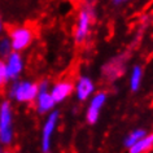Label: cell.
<instances>
[{
	"label": "cell",
	"instance_id": "6da1fadb",
	"mask_svg": "<svg viewBox=\"0 0 153 153\" xmlns=\"http://www.w3.org/2000/svg\"><path fill=\"white\" fill-rule=\"evenodd\" d=\"M95 21H96V7L91 0L81 4L75 16L73 39L76 45H83L90 39Z\"/></svg>",
	"mask_w": 153,
	"mask_h": 153
},
{
	"label": "cell",
	"instance_id": "7a4b0ae2",
	"mask_svg": "<svg viewBox=\"0 0 153 153\" xmlns=\"http://www.w3.org/2000/svg\"><path fill=\"white\" fill-rule=\"evenodd\" d=\"M39 91L38 82L27 78H20L17 81L10 82L7 87V96L8 100L20 105L34 104L35 97Z\"/></svg>",
	"mask_w": 153,
	"mask_h": 153
},
{
	"label": "cell",
	"instance_id": "3957f363",
	"mask_svg": "<svg viewBox=\"0 0 153 153\" xmlns=\"http://www.w3.org/2000/svg\"><path fill=\"white\" fill-rule=\"evenodd\" d=\"M130 59H131L130 52H121L108 59L100 68L101 79L108 85H112L122 79L128 70Z\"/></svg>",
	"mask_w": 153,
	"mask_h": 153
},
{
	"label": "cell",
	"instance_id": "277c9868",
	"mask_svg": "<svg viewBox=\"0 0 153 153\" xmlns=\"http://www.w3.org/2000/svg\"><path fill=\"white\" fill-rule=\"evenodd\" d=\"M14 141V109L13 102L5 99L0 101V144L9 148Z\"/></svg>",
	"mask_w": 153,
	"mask_h": 153
},
{
	"label": "cell",
	"instance_id": "5b68a950",
	"mask_svg": "<svg viewBox=\"0 0 153 153\" xmlns=\"http://www.w3.org/2000/svg\"><path fill=\"white\" fill-rule=\"evenodd\" d=\"M7 35L10 39L13 51L22 53L31 47L35 39V31L29 25H14L9 29Z\"/></svg>",
	"mask_w": 153,
	"mask_h": 153
},
{
	"label": "cell",
	"instance_id": "8992f818",
	"mask_svg": "<svg viewBox=\"0 0 153 153\" xmlns=\"http://www.w3.org/2000/svg\"><path fill=\"white\" fill-rule=\"evenodd\" d=\"M60 123V112L57 109L52 110L45 116L40 130V153H51L53 137Z\"/></svg>",
	"mask_w": 153,
	"mask_h": 153
},
{
	"label": "cell",
	"instance_id": "52a82bcc",
	"mask_svg": "<svg viewBox=\"0 0 153 153\" xmlns=\"http://www.w3.org/2000/svg\"><path fill=\"white\" fill-rule=\"evenodd\" d=\"M38 95L34 101V109H35L36 114L39 116H47L48 113H51L52 110L56 109V101L51 95V81L47 78H43L38 82Z\"/></svg>",
	"mask_w": 153,
	"mask_h": 153
},
{
	"label": "cell",
	"instance_id": "ba28073f",
	"mask_svg": "<svg viewBox=\"0 0 153 153\" xmlns=\"http://www.w3.org/2000/svg\"><path fill=\"white\" fill-rule=\"evenodd\" d=\"M108 102V92L104 90H97L92 95V97L87 101V106L85 110V120L88 125H96L101 116V110L104 109Z\"/></svg>",
	"mask_w": 153,
	"mask_h": 153
},
{
	"label": "cell",
	"instance_id": "9c48e42d",
	"mask_svg": "<svg viewBox=\"0 0 153 153\" xmlns=\"http://www.w3.org/2000/svg\"><path fill=\"white\" fill-rule=\"evenodd\" d=\"M97 91L96 82L94 81L92 76L87 74H81L74 81V91H73V96L78 102H87L92 97V95Z\"/></svg>",
	"mask_w": 153,
	"mask_h": 153
},
{
	"label": "cell",
	"instance_id": "30bf717a",
	"mask_svg": "<svg viewBox=\"0 0 153 153\" xmlns=\"http://www.w3.org/2000/svg\"><path fill=\"white\" fill-rule=\"evenodd\" d=\"M4 61H5L7 73H8V78L10 82L22 78L26 68V60L24 57V53L12 51L4 59Z\"/></svg>",
	"mask_w": 153,
	"mask_h": 153
},
{
	"label": "cell",
	"instance_id": "8fae6325",
	"mask_svg": "<svg viewBox=\"0 0 153 153\" xmlns=\"http://www.w3.org/2000/svg\"><path fill=\"white\" fill-rule=\"evenodd\" d=\"M51 95L55 99L56 104H62L68 100L70 96H73V91H74V81L68 78L57 79L53 83H51Z\"/></svg>",
	"mask_w": 153,
	"mask_h": 153
},
{
	"label": "cell",
	"instance_id": "7c38bea8",
	"mask_svg": "<svg viewBox=\"0 0 153 153\" xmlns=\"http://www.w3.org/2000/svg\"><path fill=\"white\" fill-rule=\"evenodd\" d=\"M144 69L140 64H134L128 71V88L132 94L139 92L143 85Z\"/></svg>",
	"mask_w": 153,
	"mask_h": 153
},
{
	"label": "cell",
	"instance_id": "4fadbf2b",
	"mask_svg": "<svg viewBox=\"0 0 153 153\" xmlns=\"http://www.w3.org/2000/svg\"><path fill=\"white\" fill-rule=\"evenodd\" d=\"M153 149V132H148L145 136L134 144L131 148H128V153H148Z\"/></svg>",
	"mask_w": 153,
	"mask_h": 153
},
{
	"label": "cell",
	"instance_id": "5bb4252c",
	"mask_svg": "<svg viewBox=\"0 0 153 153\" xmlns=\"http://www.w3.org/2000/svg\"><path fill=\"white\" fill-rule=\"evenodd\" d=\"M148 134V131L145 128H141V127H137V128H134V130H131L127 135L125 136V139H123V147L125 148H131L134 144H136L137 141H139L141 137L143 136H145Z\"/></svg>",
	"mask_w": 153,
	"mask_h": 153
},
{
	"label": "cell",
	"instance_id": "9a60e30c",
	"mask_svg": "<svg viewBox=\"0 0 153 153\" xmlns=\"http://www.w3.org/2000/svg\"><path fill=\"white\" fill-rule=\"evenodd\" d=\"M12 51H13L12 43H10V39L8 38V35H4V34L0 35V57L5 59Z\"/></svg>",
	"mask_w": 153,
	"mask_h": 153
},
{
	"label": "cell",
	"instance_id": "2e32d148",
	"mask_svg": "<svg viewBox=\"0 0 153 153\" xmlns=\"http://www.w3.org/2000/svg\"><path fill=\"white\" fill-rule=\"evenodd\" d=\"M9 83H10V81L8 78V73H7L5 61H4V59L0 57V91L7 90Z\"/></svg>",
	"mask_w": 153,
	"mask_h": 153
},
{
	"label": "cell",
	"instance_id": "e0dca14e",
	"mask_svg": "<svg viewBox=\"0 0 153 153\" xmlns=\"http://www.w3.org/2000/svg\"><path fill=\"white\" fill-rule=\"evenodd\" d=\"M110 1H112V4L114 7H122V5H125L126 3L131 1V0H110Z\"/></svg>",
	"mask_w": 153,
	"mask_h": 153
},
{
	"label": "cell",
	"instance_id": "ac0fdd59",
	"mask_svg": "<svg viewBox=\"0 0 153 153\" xmlns=\"http://www.w3.org/2000/svg\"><path fill=\"white\" fill-rule=\"evenodd\" d=\"M5 31V22H4V18H3L1 13H0V35H3Z\"/></svg>",
	"mask_w": 153,
	"mask_h": 153
},
{
	"label": "cell",
	"instance_id": "d6986e66",
	"mask_svg": "<svg viewBox=\"0 0 153 153\" xmlns=\"http://www.w3.org/2000/svg\"><path fill=\"white\" fill-rule=\"evenodd\" d=\"M3 153H14L13 151H10V149H4V152Z\"/></svg>",
	"mask_w": 153,
	"mask_h": 153
},
{
	"label": "cell",
	"instance_id": "ffe728a7",
	"mask_svg": "<svg viewBox=\"0 0 153 153\" xmlns=\"http://www.w3.org/2000/svg\"><path fill=\"white\" fill-rule=\"evenodd\" d=\"M69 1H71V3H81L82 0H69Z\"/></svg>",
	"mask_w": 153,
	"mask_h": 153
},
{
	"label": "cell",
	"instance_id": "44dd1931",
	"mask_svg": "<svg viewBox=\"0 0 153 153\" xmlns=\"http://www.w3.org/2000/svg\"><path fill=\"white\" fill-rule=\"evenodd\" d=\"M3 152H4V147H3V145L0 144V153H3Z\"/></svg>",
	"mask_w": 153,
	"mask_h": 153
}]
</instances>
